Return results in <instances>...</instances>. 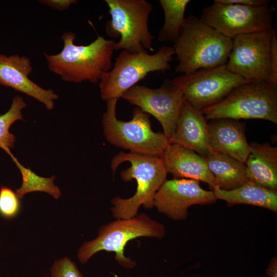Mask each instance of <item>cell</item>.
<instances>
[{"label":"cell","instance_id":"cell-1","mask_svg":"<svg viewBox=\"0 0 277 277\" xmlns=\"http://www.w3.org/2000/svg\"><path fill=\"white\" fill-rule=\"evenodd\" d=\"M61 38L64 46L59 53L44 54L50 71L62 80L96 84L112 68L115 41L98 35L88 45H77L74 42L75 34L71 31L63 33Z\"/></svg>","mask_w":277,"mask_h":277},{"label":"cell","instance_id":"cell-2","mask_svg":"<svg viewBox=\"0 0 277 277\" xmlns=\"http://www.w3.org/2000/svg\"><path fill=\"white\" fill-rule=\"evenodd\" d=\"M172 47L178 61L176 73L189 74L225 65L231 50L232 39L191 15L185 18Z\"/></svg>","mask_w":277,"mask_h":277},{"label":"cell","instance_id":"cell-3","mask_svg":"<svg viewBox=\"0 0 277 277\" xmlns=\"http://www.w3.org/2000/svg\"><path fill=\"white\" fill-rule=\"evenodd\" d=\"M125 162H129L130 166L121 172V177L126 182L135 180L137 188L134 194L129 198L115 196L111 199L113 206L110 210L116 219H129L135 216L141 206L152 209L155 195L167 180L168 173L161 157L120 152L111 161L113 175L117 167Z\"/></svg>","mask_w":277,"mask_h":277},{"label":"cell","instance_id":"cell-4","mask_svg":"<svg viewBox=\"0 0 277 277\" xmlns=\"http://www.w3.org/2000/svg\"><path fill=\"white\" fill-rule=\"evenodd\" d=\"M225 67L246 81L277 85V38L274 28L233 38Z\"/></svg>","mask_w":277,"mask_h":277},{"label":"cell","instance_id":"cell-5","mask_svg":"<svg viewBox=\"0 0 277 277\" xmlns=\"http://www.w3.org/2000/svg\"><path fill=\"white\" fill-rule=\"evenodd\" d=\"M201 111L208 120L261 119L277 124V85L265 81L246 82Z\"/></svg>","mask_w":277,"mask_h":277},{"label":"cell","instance_id":"cell-6","mask_svg":"<svg viewBox=\"0 0 277 277\" xmlns=\"http://www.w3.org/2000/svg\"><path fill=\"white\" fill-rule=\"evenodd\" d=\"M165 228L162 223L144 213L129 219H117L102 225L98 236L93 240L84 242L78 250L77 258L82 264L100 251L114 252V259L122 267L132 268L136 262L124 255V248L131 240L139 237L162 239Z\"/></svg>","mask_w":277,"mask_h":277},{"label":"cell","instance_id":"cell-7","mask_svg":"<svg viewBox=\"0 0 277 277\" xmlns=\"http://www.w3.org/2000/svg\"><path fill=\"white\" fill-rule=\"evenodd\" d=\"M174 55L172 46H163L152 54L146 50L136 53L122 50L98 83L101 98L105 102L118 100L149 73L165 72L171 68Z\"/></svg>","mask_w":277,"mask_h":277},{"label":"cell","instance_id":"cell-8","mask_svg":"<svg viewBox=\"0 0 277 277\" xmlns=\"http://www.w3.org/2000/svg\"><path fill=\"white\" fill-rule=\"evenodd\" d=\"M117 99L106 102L107 109L102 116L104 134L112 145L130 152L161 157L170 141L164 133L155 132L151 128L150 116L138 107L129 121L117 119Z\"/></svg>","mask_w":277,"mask_h":277},{"label":"cell","instance_id":"cell-9","mask_svg":"<svg viewBox=\"0 0 277 277\" xmlns=\"http://www.w3.org/2000/svg\"><path fill=\"white\" fill-rule=\"evenodd\" d=\"M111 19L106 25V32L111 37L120 36L115 51L125 50L136 53L153 51L154 36L148 27L153 5L146 0H106Z\"/></svg>","mask_w":277,"mask_h":277},{"label":"cell","instance_id":"cell-10","mask_svg":"<svg viewBox=\"0 0 277 277\" xmlns=\"http://www.w3.org/2000/svg\"><path fill=\"white\" fill-rule=\"evenodd\" d=\"M274 8L269 4L254 7L214 3L204 8L200 18L224 36L232 39L272 28Z\"/></svg>","mask_w":277,"mask_h":277},{"label":"cell","instance_id":"cell-11","mask_svg":"<svg viewBox=\"0 0 277 277\" xmlns=\"http://www.w3.org/2000/svg\"><path fill=\"white\" fill-rule=\"evenodd\" d=\"M170 81L181 90L185 100L199 110L220 101L248 82L228 70L225 65L181 74Z\"/></svg>","mask_w":277,"mask_h":277},{"label":"cell","instance_id":"cell-12","mask_svg":"<svg viewBox=\"0 0 277 277\" xmlns=\"http://www.w3.org/2000/svg\"><path fill=\"white\" fill-rule=\"evenodd\" d=\"M121 98L153 115L160 123L163 133L170 141L185 100L181 90L170 80H166L157 88L135 85Z\"/></svg>","mask_w":277,"mask_h":277},{"label":"cell","instance_id":"cell-13","mask_svg":"<svg viewBox=\"0 0 277 277\" xmlns=\"http://www.w3.org/2000/svg\"><path fill=\"white\" fill-rule=\"evenodd\" d=\"M216 200L213 192L203 189L199 181L173 179L162 184L155 195L153 204L160 213L181 221L187 219L189 207L211 204Z\"/></svg>","mask_w":277,"mask_h":277},{"label":"cell","instance_id":"cell-14","mask_svg":"<svg viewBox=\"0 0 277 277\" xmlns=\"http://www.w3.org/2000/svg\"><path fill=\"white\" fill-rule=\"evenodd\" d=\"M30 59L24 55L0 54V85L32 97L52 110L58 95L51 89H45L29 78L32 71Z\"/></svg>","mask_w":277,"mask_h":277},{"label":"cell","instance_id":"cell-15","mask_svg":"<svg viewBox=\"0 0 277 277\" xmlns=\"http://www.w3.org/2000/svg\"><path fill=\"white\" fill-rule=\"evenodd\" d=\"M210 152L226 155L245 163L250 146L246 140L245 124L239 120L222 118L208 123Z\"/></svg>","mask_w":277,"mask_h":277},{"label":"cell","instance_id":"cell-16","mask_svg":"<svg viewBox=\"0 0 277 277\" xmlns=\"http://www.w3.org/2000/svg\"><path fill=\"white\" fill-rule=\"evenodd\" d=\"M170 144H175L205 157L210 153L208 123L199 110L184 100Z\"/></svg>","mask_w":277,"mask_h":277},{"label":"cell","instance_id":"cell-17","mask_svg":"<svg viewBox=\"0 0 277 277\" xmlns=\"http://www.w3.org/2000/svg\"><path fill=\"white\" fill-rule=\"evenodd\" d=\"M167 173L174 179H187L217 186L209 170L206 159L195 152L175 144H170L161 156Z\"/></svg>","mask_w":277,"mask_h":277},{"label":"cell","instance_id":"cell-18","mask_svg":"<svg viewBox=\"0 0 277 277\" xmlns=\"http://www.w3.org/2000/svg\"><path fill=\"white\" fill-rule=\"evenodd\" d=\"M245 162L248 179L269 189H277V147L269 143L250 144Z\"/></svg>","mask_w":277,"mask_h":277},{"label":"cell","instance_id":"cell-19","mask_svg":"<svg viewBox=\"0 0 277 277\" xmlns=\"http://www.w3.org/2000/svg\"><path fill=\"white\" fill-rule=\"evenodd\" d=\"M212 191L216 200L229 204H248L277 212V192L249 181L242 186L230 190L214 187Z\"/></svg>","mask_w":277,"mask_h":277},{"label":"cell","instance_id":"cell-20","mask_svg":"<svg viewBox=\"0 0 277 277\" xmlns=\"http://www.w3.org/2000/svg\"><path fill=\"white\" fill-rule=\"evenodd\" d=\"M205 157L220 189L233 190L249 181L246 175L245 163L219 153L210 152Z\"/></svg>","mask_w":277,"mask_h":277},{"label":"cell","instance_id":"cell-21","mask_svg":"<svg viewBox=\"0 0 277 277\" xmlns=\"http://www.w3.org/2000/svg\"><path fill=\"white\" fill-rule=\"evenodd\" d=\"M189 0H160L164 11V23L157 35L161 42H171L173 43L182 27L186 8Z\"/></svg>","mask_w":277,"mask_h":277},{"label":"cell","instance_id":"cell-22","mask_svg":"<svg viewBox=\"0 0 277 277\" xmlns=\"http://www.w3.org/2000/svg\"><path fill=\"white\" fill-rule=\"evenodd\" d=\"M10 155L19 170L22 176V185L20 188L15 190V192L20 199H23L26 194L33 192H45L55 199L61 197V190L54 184L56 178L54 175L50 177L39 176L29 168L22 165L12 154Z\"/></svg>","mask_w":277,"mask_h":277},{"label":"cell","instance_id":"cell-23","mask_svg":"<svg viewBox=\"0 0 277 277\" xmlns=\"http://www.w3.org/2000/svg\"><path fill=\"white\" fill-rule=\"evenodd\" d=\"M27 104L19 95L13 98L10 108L7 112L0 115V148L9 155L10 149L14 146L15 136L9 131L11 126L16 121L23 120L22 110Z\"/></svg>","mask_w":277,"mask_h":277},{"label":"cell","instance_id":"cell-24","mask_svg":"<svg viewBox=\"0 0 277 277\" xmlns=\"http://www.w3.org/2000/svg\"><path fill=\"white\" fill-rule=\"evenodd\" d=\"M22 207L20 199L15 192L7 186L0 189V215L6 219L15 217Z\"/></svg>","mask_w":277,"mask_h":277},{"label":"cell","instance_id":"cell-25","mask_svg":"<svg viewBox=\"0 0 277 277\" xmlns=\"http://www.w3.org/2000/svg\"><path fill=\"white\" fill-rule=\"evenodd\" d=\"M51 277H84L76 265L65 257L55 261L51 268Z\"/></svg>","mask_w":277,"mask_h":277},{"label":"cell","instance_id":"cell-26","mask_svg":"<svg viewBox=\"0 0 277 277\" xmlns=\"http://www.w3.org/2000/svg\"><path fill=\"white\" fill-rule=\"evenodd\" d=\"M76 0H41L39 3L58 11L67 10L71 5L77 3Z\"/></svg>","mask_w":277,"mask_h":277},{"label":"cell","instance_id":"cell-27","mask_svg":"<svg viewBox=\"0 0 277 277\" xmlns=\"http://www.w3.org/2000/svg\"><path fill=\"white\" fill-rule=\"evenodd\" d=\"M214 3L220 4L240 5L247 6L258 7L269 3L267 0H214Z\"/></svg>","mask_w":277,"mask_h":277},{"label":"cell","instance_id":"cell-28","mask_svg":"<svg viewBox=\"0 0 277 277\" xmlns=\"http://www.w3.org/2000/svg\"><path fill=\"white\" fill-rule=\"evenodd\" d=\"M266 273L269 277H277L276 258L272 259L266 270Z\"/></svg>","mask_w":277,"mask_h":277},{"label":"cell","instance_id":"cell-29","mask_svg":"<svg viewBox=\"0 0 277 277\" xmlns=\"http://www.w3.org/2000/svg\"><path fill=\"white\" fill-rule=\"evenodd\" d=\"M45 277H49V276H45Z\"/></svg>","mask_w":277,"mask_h":277},{"label":"cell","instance_id":"cell-30","mask_svg":"<svg viewBox=\"0 0 277 277\" xmlns=\"http://www.w3.org/2000/svg\"><path fill=\"white\" fill-rule=\"evenodd\" d=\"M128 277H131V276H128Z\"/></svg>","mask_w":277,"mask_h":277}]
</instances>
